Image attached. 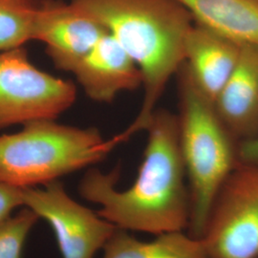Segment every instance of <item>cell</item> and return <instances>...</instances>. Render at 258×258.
<instances>
[{"mask_svg":"<svg viewBox=\"0 0 258 258\" xmlns=\"http://www.w3.org/2000/svg\"><path fill=\"white\" fill-rule=\"evenodd\" d=\"M146 131L147 146L131 186L117 188L120 167L108 173L91 168L80 183V194L100 205L99 215L119 229L154 235L186 231L190 194L180 148L178 117L157 109Z\"/></svg>","mask_w":258,"mask_h":258,"instance_id":"cell-1","label":"cell"},{"mask_svg":"<svg viewBox=\"0 0 258 258\" xmlns=\"http://www.w3.org/2000/svg\"><path fill=\"white\" fill-rule=\"evenodd\" d=\"M40 219L25 208L0 224V258H21L29 232Z\"/></svg>","mask_w":258,"mask_h":258,"instance_id":"cell-15","label":"cell"},{"mask_svg":"<svg viewBox=\"0 0 258 258\" xmlns=\"http://www.w3.org/2000/svg\"><path fill=\"white\" fill-rule=\"evenodd\" d=\"M103 258H210L203 240L187 232L170 231L143 241L117 229L103 248Z\"/></svg>","mask_w":258,"mask_h":258,"instance_id":"cell-13","label":"cell"},{"mask_svg":"<svg viewBox=\"0 0 258 258\" xmlns=\"http://www.w3.org/2000/svg\"><path fill=\"white\" fill-rule=\"evenodd\" d=\"M24 207L22 188L0 182V224L12 216L19 207Z\"/></svg>","mask_w":258,"mask_h":258,"instance_id":"cell-16","label":"cell"},{"mask_svg":"<svg viewBox=\"0 0 258 258\" xmlns=\"http://www.w3.org/2000/svg\"><path fill=\"white\" fill-rule=\"evenodd\" d=\"M237 153L240 163L258 165V136L256 138L239 143Z\"/></svg>","mask_w":258,"mask_h":258,"instance_id":"cell-17","label":"cell"},{"mask_svg":"<svg viewBox=\"0 0 258 258\" xmlns=\"http://www.w3.org/2000/svg\"><path fill=\"white\" fill-rule=\"evenodd\" d=\"M39 5L37 7L0 5V52L20 48L28 41L35 40L36 17Z\"/></svg>","mask_w":258,"mask_h":258,"instance_id":"cell-14","label":"cell"},{"mask_svg":"<svg viewBox=\"0 0 258 258\" xmlns=\"http://www.w3.org/2000/svg\"><path fill=\"white\" fill-rule=\"evenodd\" d=\"M195 23L239 44L258 47V2L255 0H175Z\"/></svg>","mask_w":258,"mask_h":258,"instance_id":"cell-12","label":"cell"},{"mask_svg":"<svg viewBox=\"0 0 258 258\" xmlns=\"http://www.w3.org/2000/svg\"><path fill=\"white\" fill-rule=\"evenodd\" d=\"M241 45L194 22L184 40V65L197 87L212 102L232 74Z\"/></svg>","mask_w":258,"mask_h":258,"instance_id":"cell-11","label":"cell"},{"mask_svg":"<svg viewBox=\"0 0 258 258\" xmlns=\"http://www.w3.org/2000/svg\"><path fill=\"white\" fill-rule=\"evenodd\" d=\"M76 99L74 83L38 69L23 47L0 52V129L55 120Z\"/></svg>","mask_w":258,"mask_h":258,"instance_id":"cell-5","label":"cell"},{"mask_svg":"<svg viewBox=\"0 0 258 258\" xmlns=\"http://www.w3.org/2000/svg\"><path fill=\"white\" fill-rule=\"evenodd\" d=\"M107 31L71 2L42 0L36 17L35 40L44 43L55 67L71 72Z\"/></svg>","mask_w":258,"mask_h":258,"instance_id":"cell-8","label":"cell"},{"mask_svg":"<svg viewBox=\"0 0 258 258\" xmlns=\"http://www.w3.org/2000/svg\"><path fill=\"white\" fill-rule=\"evenodd\" d=\"M179 142L190 194L187 233L201 239L222 185L239 163L238 143L184 63L178 73Z\"/></svg>","mask_w":258,"mask_h":258,"instance_id":"cell-3","label":"cell"},{"mask_svg":"<svg viewBox=\"0 0 258 258\" xmlns=\"http://www.w3.org/2000/svg\"><path fill=\"white\" fill-rule=\"evenodd\" d=\"M213 103L223 124L238 144L257 137V46L241 45L237 64Z\"/></svg>","mask_w":258,"mask_h":258,"instance_id":"cell-10","label":"cell"},{"mask_svg":"<svg viewBox=\"0 0 258 258\" xmlns=\"http://www.w3.org/2000/svg\"><path fill=\"white\" fill-rule=\"evenodd\" d=\"M105 28L138 66L144 97L138 115L119 134L122 143L147 130L167 83L184 62L194 20L175 0H71Z\"/></svg>","mask_w":258,"mask_h":258,"instance_id":"cell-2","label":"cell"},{"mask_svg":"<svg viewBox=\"0 0 258 258\" xmlns=\"http://www.w3.org/2000/svg\"><path fill=\"white\" fill-rule=\"evenodd\" d=\"M41 186L22 188L24 207L50 224L62 257L95 258L118 228L75 201L58 180Z\"/></svg>","mask_w":258,"mask_h":258,"instance_id":"cell-7","label":"cell"},{"mask_svg":"<svg viewBox=\"0 0 258 258\" xmlns=\"http://www.w3.org/2000/svg\"><path fill=\"white\" fill-rule=\"evenodd\" d=\"M255 1H256V2H258V0H255Z\"/></svg>","mask_w":258,"mask_h":258,"instance_id":"cell-19","label":"cell"},{"mask_svg":"<svg viewBox=\"0 0 258 258\" xmlns=\"http://www.w3.org/2000/svg\"><path fill=\"white\" fill-rule=\"evenodd\" d=\"M120 144L118 135L105 140L94 127L28 122L0 136V182L21 188L44 185L102 162Z\"/></svg>","mask_w":258,"mask_h":258,"instance_id":"cell-4","label":"cell"},{"mask_svg":"<svg viewBox=\"0 0 258 258\" xmlns=\"http://www.w3.org/2000/svg\"><path fill=\"white\" fill-rule=\"evenodd\" d=\"M201 239L210 258H258V165L239 162L232 170Z\"/></svg>","mask_w":258,"mask_h":258,"instance_id":"cell-6","label":"cell"},{"mask_svg":"<svg viewBox=\"0 0 258 258\" xmlns=\"http://www.w3.org/2000/svg\"><path fill=\"white\" fill-rule=\"evenodd\" d=\"M42 0H0L1 6L37 7Z\"/></svg>","mask_w":258,"mask_h":258,"instance_id":"cell-18","label":"cell"},{"mask_svg":"<svg viewBox=\"0 0 258 258\" xmlns=\"http://www.w3.org/2000/svg\"><path fill=\"white\" fill-rule=\"evenodd\" d=\"M93 101L110 103L122 92L143 86L138 66L120 43L106 33L70 72Z\"/></svg>","mask_w":258,"mask_h":258,"instance_id":"cell-9","label":"cell"}]
</instances>
